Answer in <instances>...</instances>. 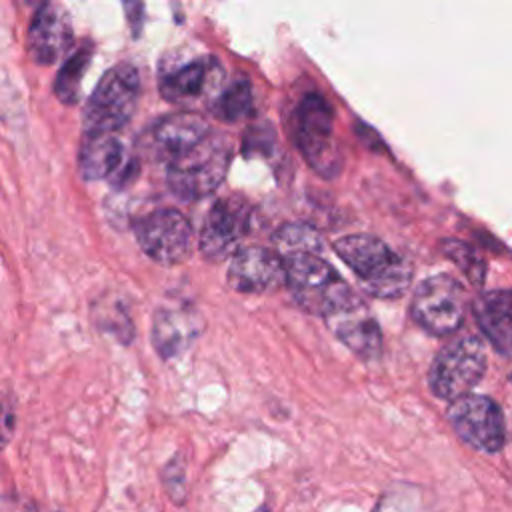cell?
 <instances>
[{
    "label": "cell",
    "instance_id": "cell-22",
    "mask_svg": "<svg viewBox=\"0 0 512 512\" xmlns=\"http://www.w3.org/2000/svg\"><path fill=\"white\" fill-rule=\"evenodd\" d=\"M252 86L246 78L234 80L216 100L214 114L224 122H240L252 110Z\"/></svg>",
    "mask_w": 512,
    "mask_h": 512
},
{
    "label": "cell",
    "instance_id": "cell-18",
    "mask_svg": "<svg viewBox=\"0 0 512 512\" xmlns=\"http://www.w3.org/2000/svg\"><path fill=\"white\" fill-rule=\"evenodd\" d=\"M196 326L192 316L176 310H158L152 326V342L162 358L180 354L194 338Z\"/></svg>",
    "mask_w": 512,
    "mask_h": 512
},
{
    "label": "cell",
    "instance_id": "cell-23",
    "mask_svg": "<svg viewBox=\"0 0 512 512\" xmlns=\"http://www.w3.org/2000/svg\"><path fill=\"white\" fill-rule=\"evenodd\" d=\"M446 254H450L458 262V266L472 278V282H482V276H484L482 262H478L474 258V254L468 246H464L462 242L450 240V242H446Z\"/></svg>",
    "mask_w": 512,
    "mask_h": 512
},
{
    "label": "cell",
    "instance_id": "cell-6",
    "mask_svg": "<svg viewBox=\"0 0 512 512\" xmlns=\"http://www.w3.org/2000/svg\"><path fill=\"white\" fill-rule=\"evenodd\" d=\"M486 372L484 342L466 334L444 346L430 364L428 386L434 396L454 400L468 394Z\"/></svg>",
    "mask_w": 512,
    "mask_h": 512
},
{
    "label": "cell",
    "instance_id": "cell-5",
    "mask_svg": "<svg viewBox=\"0 0 512 512\" xmlns=\"http://www.w3.org/2000/svg\"><path fill=\"white\" fill-rule=\"evenodd\" d=\"M296 144L310 164L324 178L342 170V150L334 138V112L320 94H306L296 112Z\"/></svg>",
    "mask_w": 512,
    "mask_h": 512
},
{
    "label": "cell",
    "instance_id": "cell-7",
    "mask_svg": "<svg viewBox=\"0 0 512 512\" xmlns=\"http://www.w3.org/2000/svg\"><path fill=\"white\" fill-rule=\"evenodd\" d=\"M466 290L450 274L424 278L412 296V318L434 336H448L464 320Z\"/></svg>",
    "mask_w": 512,
    "mask_h": 512
},
{
    "label": "cell",
    "instance_id": "cell-20",
    "mask_svg": "<svg viewBox=\"0 0 512 512\" xmlns=\"http://www.w3.org/2000/svg\"><path fill=\"white\" fill-rule=\"evenodd\" d=\"M372 512H436V506L422 486L400 482L380 496Z\"/></svg>",
    "mask_w": 512,
    "mask_h": 512
},
{
    "label": "cell",
    "instance_id": "cell-2",
    "mask_svg": "<svg viewBox=\"0 0 512 512\" xmlns=\"http://www.w3.org/2000/svg\"><path fill=\"white\" fill-rule=\"evenodd\" d=\"M282 258L286 268L284 286L304 312L326 318L356 298L340 274L318 254L296 252Z\"/></svg>",
    "mask_w": 512,
    "mask_h": 512
},
{
    "label": "cell",
    "instance_id": "cell-26",
    "mask_svg": "<svg viewBox=\"0 0 512 512\" xmlns=\"http://www.w3.org/2000/svg\"><path fill=\"white\" fill-rule=\"evenodd\" d=\"M136 8H140V2L138 0H126V14L134 26V30H138V16H136Z\"/></svg>",
    "mask_w": 512,
    "mask_h": 512
},
{
    "label": "cell",
    "instance_id": "cell-12",
    "mask_svg": "<svg viewBox=\"0 0 512 512\" xmlns=\"http://www.w3.org/2000/svg\"><path fill=\"white\" fill-rule=\"evenodd\" d=\"M72 44V22L68 12L52 0L38 6L28 30V52L36 64H54Z\"/></svg>",
    "mask_w": 512,
    "mask_h": 512
},
{
    "label": "cell",
    "instance_id": "cell-27",
    "mask_svg": "<svg viewBox=\"0 0 512 512\" xmlns=\"http://www.w3.org/2000/svg\"><path fill=\"white\" fill-rule=\"evenodd\" d=\"M26 6H40V4H44L46 0H22Z\"/></svg>",
    "mask_w": 512,
    "mask_h": 512
},
{
    "label": "cell",
    "instance_id": "cell-19",
    "mask_svg": "<svg viewBox=\"0 0 512 512\" xmlns=\"http://www.w3.org/2000/svg\"><path fill=\"white\" fill-rule=\"evenodd\" d=\"M90 60H92V46L84 44L78 50H74L62 64V68L58 70L56 80H54V94L62 104L78 102L82 78L88 70Z\"/></svg>",
    "mask_w": 512,
    "mask_h": 512
},
{
    "label": "cell",
    "instance_id": "cell-14",
    "mask_svg": "<svg viewBox=\"0 0 512 512\" xmlns=\"http://www.w3.org/2000/svg\"><path fill=\"white\" fill-rule=\"evenodd\" d=\"M210 132V124L196 112H174L160 118L146 134V148L152 156L172 160L198 144Z\"/></svg>",
    "mask_w": 512,
    "mask_h": 512
},
{
    "label": "cell",
    "instance_id": "cell-3",
    "mask_svg": "<svg viewBox=\"0 0 512 512\" xmlns=\"http://www.w3.org/2000/svg\"><path fill=\"white\" fill-rule=\"evenodd\" d=\"M232 158L226 136L208 132L198 144L172 158L168 164V188L180 200H200L212 194L224 180Z\"/></svg>",
    "mask_w": 512,
    "mask_h": 512
},
{
    "label": "cell",
    "instance_id": "cell-10",
    "mask_svg": "<svg viewBox=\"0 0 512 512\" xmlns=\"http://www.w3.org/2000/svg\"><path fill=\"white\" fill-rule=\"evenodd\" d=\"M250 228V206L240 196H228L210 208L200 230V252L210 262H222L238 248Z\"/></svg>",
    "mask_w": 512,
    "mask_h": 512
},
{
    "label": "cell",
    "instance_id": "cell-25",
    "mask_svg": "<svg viewBox=\"0 0 512 512\" xmlns=\"http://www.w3.org/2000/svg\"><path fill=\"white\" fill-rule=\"evenodd\" d=\"M2 512H50L46 508H42L36 502H16V500H8L2 506Z\"/></svg>",
    "mask_w": 512,
    "mask_h": 512
},
{
    "label": "cell",
    "instance_id": "cell-1",
    "mask_svg": "<svg viewBox=\"0 0 512 512\" xmlns=\"http://www.w3.org/2000/svg\"><path fill=\"white\" fill-rule=\"evenodd\" d=\"M336 254L356 274L366 294L374 298H398L412 280V264L372 234H350L334 242Z\"/></svg>",
    "mask_w": 512,
    "mask_h": 512
},
{
    "label": "cell",
    "instance_id": "cell-4",
    "mask_svg": "<svg viewBox=\"0 0 512 512\" xmlns=\"http://www.w3.org/2000/svg\"><path fill=\"white\" fill-rule=\"evenodd\" d=\"M140 96V76L132 64L110 68L90 94L82 124L84 134L116 132L132 118Z\"/></svg>",
    "mask_w": 512,
    "mask_h": 512
},
{
    "label": "cell",
    "instance_id": "cell-16",
    "mask_svg": "<svg viewBox=\"0 0 512 512\" xmlns=\"http://www.w3.org/2000/svg\"><path fill=\"white\" fill-rule=\"evenodd\" d=\"M476 322L490 344L504 356H510L512 342V298L508 290H490L476 296L472 304Z\"/></svg>",
    "mask_w": 512,
    "mask_h": 512
},
{
    "label": "cell",
    "instance_id": "cell-24",
    "mask_svg": "<svg viewBox=\"0 0 512 512\" xmlns=\"http://www.w3.org/2000/svg\"><path fill=\"white\" fill-rule=\"evenodd\" d=\"M14 434V406L6 396H0V450Z\"/></svg>",
    "mask_w": 512,
    "mask_h": 512
},
{
    "label": "cell",
    "instance_id": "cell-11",
    "mask_svg": "<svg viewBox=\"0 0 512 512\" xmlns=\"http://www.w3.org/2000/svg\"><path fill=\"white\" fill-rule=\"evenodd\" d=\"M228 284L240 294H270L286 284L284 258L270 248L250 246L234 252Z\"/></svg>",
    "mask_w": 512,
    "mask_h": 512
},
{
    "label": "cell",
    "instance_id": "cell-17",
    "mask_svg": "<svg viewBox=\"0 0 512 512\" xmlns=\"http://www.w3.org/2000/svg\"><path fill=\"white\" fill-rule=\"evenodd\" d=\"M124 148L114 132L84 134L78 152V168L86 180L112 178L122 172Z\"/></svg>",
    "mask_w": 512,
    "mask_h": 512
},
{
    "label": "cell",
    "instance_id": "cell-9",
    "mask_svg": "<svg viewBox=\"0 0 512 512\" xmlns=\"http://www.w3.org/2000/svg\"><path fill=\"white\" fill-rule=\"evenodd\" d=\"M134 234L144 254L162 266L184 262L192 250V226L174 208H160L142 216L134 224Z\"/></svg>",
    "mask_w": 512,
    "mask_h": 512
},
{
    "label": "cell",
    "instance_id": "cell-21",
    "mask_svg": "<svg viewBox=\"0 0 512 512\" xmlns=\"http://www.w3.org/2000/svg\"><path fill=\"white\" fill-rule=\"evenodd\" d=\"M274 242L278 246L276 252L280 256L296 254V252L320 254V250H322L320 232L316 228H312L310 224H304V222L282 224L274 234Z\"/></svg>",
    "mask_w": 512,
    "mask_h": 512
},
{
    "label": "cell",
    "instance_id": "cell-8",
    "mask_svg": "<svg viewBox=\"0 0 512 512\" xmlns=\"http://www.w3.org/2000/svg\"><path fill=\"white\" fill-rule=\"evenodd\" d=\"M450 402L448 420L462 442L486 454L502 450L506 444V422L502 408L492 398L468 392Z\"/></svg>",
    "mask_w": 512,
    "mask_h": 512
},
{
    "label": "cell",
    "instance_id": "cell-28",
    "mask_svg": "<svg viewBox=\"0 0 512 512\" xmlns=\"http://www.w3.org/2000/svg\"><path fill=\"white\" fill-rule=\"evenodd\" d=\"M258 512H268V510H266V508H260V510H258Z\"/></svg>",
    "mask_w": 512,
    "mask_h": 512
},
{
    "label": "cell",
    "instance_id": "cell-15",
    "mask_svg": "<svg viewBox=\"0 0 512 512\" xmlns=\"http://www.w3.org/2000/svg\"><path fill=\"white\" fill-rule=\"evenodd\" d=\"M218 76H220L218 60L200 58L162 76L160 94L168 102H176V104L194 102L212 90Z\"/></svg>",
    "mask_w": 512,
    "mask_h": 512
},
{
    "label": "cell",
    "instance_id": "cell-13",
    "mask_svg": "<svg viewBox=\"0 0 512 512\" xmlns=\"http://www.w3.org/2000/svg\"><path fill=\"white\" fill-rule=\"evenodd\" d=\"M338 340L364 360H374L382 352V332L370 310L356 296L346 306L324 318Z\"/></svg>",
    "mask_w": 512,
    "mask_h": 512
}]
</instances>
